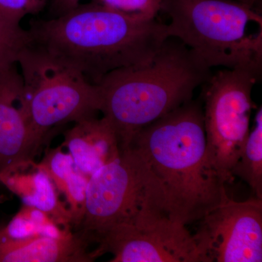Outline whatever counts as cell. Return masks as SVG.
<instances>
[{"label":"cell","instance_id":"cell-17","mask_svg":"<svg viewBox=\"0 0 262 262\" xmlns=\"http://www.w3.org/2000/svg\"><path fill=\"white\" fill-rule=\"evenodd\" d=\"M53 222L45 212L24 205L9 223L0 228V238L21 239L40 235L42 229Z\"/></svg>","mask_w":262,"mask_h":262},{"label":"cell","instance_id":"cell-1","mask_svg":"<svg viewBox=\"0 0 262 262\" xmlns=\"http://www.w3.org/2000/svg\"><path fill=\"white\" fill-rule=\"evenodd\" d=\"M32 46L97 84L113 71L149 61L169 37L166 24L94 3L33 22Z\"/></svg>","mask_w":262,"mask_h":262},{"label":"cell","instance_id":"cell-7","mask_svg":"<svg viewBox=\"0 0 262 262\" xmlns=\"http://www.w3.org/2000/svg\"><path fill=\"white\" fill-rule=\"evenodd\" d=\"M261 72L226 69L212 74L203 84V108L207 148L213 167L224 182H232L250 129L253 107L251 94Z\"/></svg>","mask_w":262,"mask_h":262},{"label":"cell","instance_id":"cell-15","mask_svg":"<svg viewBox=\"0 0 262 262\" xmlns=\"http://www.w3.org/2000/svg\"><path fill=\"white\" fill-rule=\"evenodd\" d=\"M232 177L245 181L255 198L262 200V108L255 117V125L250 131L244 149L232 170Z\"/></svg>","mask_w":262,"mask_h":262},{"label":"cell","instance_id":"cell-2","mask_svg":"<svg viewBox=\"0 0 262 262\" xmlns=\"http://www.w3.org/2000/svg\"><path fill=\"white\" fill-rule=\"evenodd\" d=\"M130 146L161 183L172 220L200 221L228 198L208 154L203 111L191 100L141 129Z\"/></svg>","mask_w":262,"mask_h":262},{"label":"cell","instance_id":"cell-16","mask_svg":"<svg viewBox=\"0 0 262 262\" xmlns=\"http://www.w3.org/2000/svg\"><path fill=\"white\" fill-rule=\"evenodd\" d=\"M30 42L28 30L0 14V77L17 65L20 53Z\"/></svg>","mask_w":262,"mask_h":262},{"label":"cell","instance_id":"cell-9","mask_svg":"<svg viewBox=\"0 0 262 262\" xmlns=\"http://www.w3.org/2000/svg\"><path fill=\"white\" fill-rule=\"evenodd\" d=\"M200 221L194 235L208 262L262 261V200L228 198Z\"/></svg>","mask_w":262,"mask_h":262},{"label":"cell","instance_id":"cell-21","mask_svg":"<svg viewBox=\"0 0 262 262\" xmlns=\"http://www.w3.org/2000/svg\"><path fill=\"white\" fill-rule=\"evenodd\" d=\"M235 1L241 2V3H245L250 6L255 7L256 3H258L260 0H235Z\"/></svg>","mask_w":262,"mask_h":262},{"label":"cell","instance_id":"cell-4","mask_svg":"<svg viewBox=\"0 0 262 262\" xmlns=\"http://www.w3.org/2000/svg\"><path fill=\"white\" fill-rule=\"evenodd\" d=\"M169 37L177 38L209 68L261 72L262 17L235 0H161Z\"/></svg>","mask_w":262,"mask_h":262},{"label":"cell","instance_id":"cell-11","mask_svg":"<svg viewBox=\"0 0 262 262\" xmlns=\"http://www.w3.org/2000/svg\"><path fill=\"white\" fill-rule=\"evenodd\" d=\"M61 146L67 148L76 168L89 178L121 153L116 134L103 117H88L75 122L65 133Z\"/></svg>","mask_w":262,"mask_h":262},{"label":"cell","instance_id":"cell-10","mask_svg":"<svg viewBox=\"0 0 262 262\" xmlns=\"http://www.w3.org/2000/svg\"><path fill=\"white\" fill-rule=\"evenodd\" d=\"M21 75L16 67L0 77V172L32 163Z\"/></svg>","mask_w":262,"mask_h":262},{"label":"cell","instance_id":"cell-5","mask_svg":"<svg viewBox=\"0 0 262 262\" xmlns=\"http://www.w3.org/2000/svg\"><path fill=\"white\" fill-rule=\"evenodd\" d=\"M165 218L170 217L161 183L139 151L129 146L89 177L77 232L96 242L117 226L145 225Z\"/></svg>","mask_w":262,"mask_h":262},{"label":"cell","instance_id":"cell-20","mask_svg":"<svg viewBox=\"0 0 262 262\" xmlns=\"http://www.w3.org/2000/svg\"><path fill=\"white\" fill-rule=\"evenodd\" d=\"M81 0H55V8L59 15L70 11V10L75 9L77 6H79V3Z\"/></svg>","mask_w":262,"mask_h":262},{"label":"cell","instance_id":"cell-3","mask_svg":"<svg viewBox=\"0 0 262 262\" xmlns=\"http://www.w3.org/2000/svg\"><path fill=\"white\" fill-rule=\"evenodd\" d=\"M212 74L184 43L168 37L149 61L105 76L96 84L100 113L115 130L121 151L141 129L191 101Z\"/></svg>","mask_w":262,"mask_h":262},{"label":"cell","instance_id":"cell-14","mask_svg":"<svg viewBox=\"0 0 262 262\" xmlns=\"http://www.w3.org/2000/svg\"><path fill=\"white\" fill-rule=\"evenodd\" d=\"M37 165L48 174L58 192L64 195L72 215V227L78 229L84 216L89 177L76 168L70 153L63 151L61 146L48 151Z\"/></svg>","mask_w":262,"mask_h":262},{"label":"cell","instance_id":"cell-18","mask_svg":"<svg viewBox=\"0 0 262 262\" xmlns=\"http://www.w3.org/2000/svg\"><path fill=\"white\" fill-rule=\"evenodd\" d=\"M96 3L146 20L156 18L161 5V0H97Z\"/></svg>","mask_w":262,"mask_h":262},{"label":"cell","instance_id":"cell-13","mask_svg":"<svg viewBox=\"0 0 262 262\" xmlns=\"http://www.w3.org/2000/svg\"><path fill=\"white\" fill-rule=\"evenodd\" d=\"M34 170L24 173L20 168L0 172V182L21 199L24 205L47 213L63 228L72 229V215L65 202L61 201L54 183L34 164Z\"/></svg>","mask_w":262,"mask_h":262},{"label":"cell","instance_id":"cell-12","mask_svg":"<svg viewBox=\"0 0 262 262\" xmlns=\"http://www.w3.org/2000/svg\"><path fill=\"white\" fill-rule=\"evenodd\" d=\"M90 241L80 232L61 238L36 235L21 239L0 238V262H91Z\"/></svg>","mask_w":262,"mask_h":262},{"label":"cell","instance_id":"cell-8","mask_svg":"<svg viewBox=\"0 0 262 262\" xmlns=\"http://www.w3.org/2000/svg\"><path fill=\"white\" fill-rule=\"evenodd\" d=\"M95 256L111 262H208L186 225L165 218L145 225H119L101 234Z\"/></svg>","mask_w":262,"mask_h":262},{"label":"cell","instance_id":"cell-6","mask_svg":"<svg viewBox=\"0 0 262 262\" xmlns=\"http://www.w3.org/2000/svg\"><path fill=\"white\" fill-rule=\"evenodd\" d=\"M23 80L32 162L51 129L100 113L98 86L44 51L29 46L17 61Z\"/></svg>","mask_w":262,"mask_h":262},{"label":"cell","instance_id":"cell-19","mask_svg":"<svg viewBox=\"0 0 262 262\" xmlns=\"http://www.w3.org/2000/svg\"><path fill=\"white\" fill-rule=\"evenodd\" d=\"M46 0H0V14L12 21L20 24L28 15L37 14Z\"/></svg>","mask_w":262,"mask_h":262}]
</instances>
